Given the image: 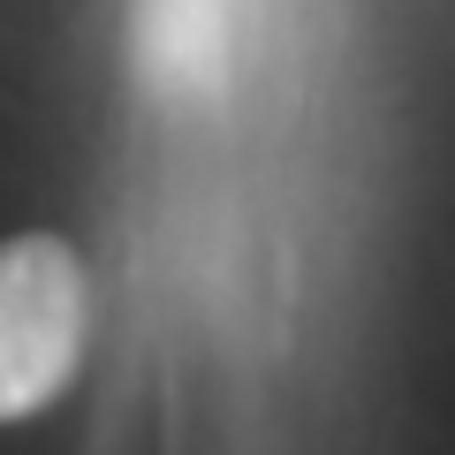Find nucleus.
I'll use <instances>...</instances> for the list:
<instances>
[{"instance_id":"obj_1","label":"nucleus","mask_w":455,"mask_h":455,"mask_svg":"<svg viewBox=\"0 0 455 455\" xmlns=\"http://www.w3.org/2000/svg\"><path fill=\"white\" fill-rule=\"evenodd\" d=\"M92 334L84 259L61 235H8L0 243V425L46 410L76 379Z\"/></svg>"},{"instance_id":"obj_2","label":"nucleus","mask_w":455,"mask_h":455,"mask_svg":"<svg viewBox=\"0 0 455 455\" xmlns=\"http://www.w3.org/2000/svg\"><path fill=\"white\" fill-rule=\"evenodd\" d=\"M243 0H130V61L160 99H212L235 68Z\"/></svg>"}]
</instances>
